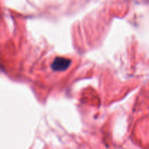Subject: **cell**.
Returning a JSON list of instances; mask_svg holds the SVG:
<instances>
[{
	"label": "cell",
	"mask_w": 149,
	"mask_h": 149,
	"mask_svg": "<svg viewBox=\"0 0 149 149\" xmlns=\"http://www.w3.org/2000/svg\"><path fill=\"white\" fill-rule=\"evenodd\" d=\"M71 63V60L65 58L58 57L55 58L51 65V68L52 70L56 71H61L66 70L70 66Z\"/></svg>",
	"instance_id": "6da1fadb"
}]
</instances>
